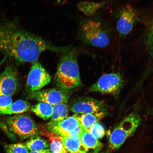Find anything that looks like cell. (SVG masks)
<instances>
[{
    "label": "cell",
    "mask_w": 153,
    "mask_h": 153,
    "mask_svg": "<svg viewBox=\"0 0 153 153\" xmlns=\"http://www.w3.org/2000/svg\"><path fill=\"white\" fill-rule=\"evenodd\" d=\"M30 110L39 117L47 120L52 116L53 106L47 103L41 102L32 106Z\"/></svg>",
    "instance_id": "2e32d148"
},
{
    "label": "cell",
    "mask_w": 153,
    "mask_h": 153,
    "mask_svg": "<svg viewBox=\"0 0 153 153\" xmlns=\"http://www.w3.org/2000/svg\"><path fill=\"white\" fill-rule=\"evenodd\" d=\"M107 3L106 1L99 3L85 1L79 3L78 7L80 10L85 15L91 16Z\"/></svg>",
    "instance_id": "44dd1931"
},
{
    "label": "cell",
    "mask_w": 153,
    "mask_h": 153,
    "mask_svg": "<svg viewBox=\"0 0 153 153\" xmlns=\"http://www.w3.org/2000/svg\"><path fill=\"white\" fill-rule=\"evenodd\" d=\"M28 150L31 151H41L49 149V143L42 137L37 135L30 138L25 143Z\"/></svg>",
    "instance_id": "e0dca14e"
},
{
    "label": "cell",
    "mask_w": 153,
    "mask_h": 153,
    "mask_svg": "<svg viewBox=\"0 0 153 153\" xmlns=\"http://www.w3.org/2000/svg\"><path fill=\"white\" fill-rule=\"evenodd\" d=\"M78 51L72 48L63 53L54 77L55 83L59 88L70 91L81 85L77 62Z\"/></svg>",
    "instance_id": "6da1fadb"
},
{
    "label": "cell",
    "mask_w": 153,
    "mask_h": 153,
    "mask_svg": "<svg viewBox=\"0 0 153 153\" xmlns=\"http://www.w3.org/2000/svg\"><path fill=\"white\" fill-rule=\"evenodd\" d=\"M68 106L66 103H60L53 106L51 122H59L68 117Z\"/></svg>",
    "instance_id": "ac0fdd59"
},
{
    "label": "cell",
    "mask_w": 153,
    "mask_h": 153,
    "mask_svg": "<svg viewBox=\"0 0 153 153\" xmlns=\"http://www.w3.org/2000/svg\"><path fill=\"white\" fill-rule=\"evenodd\" d=\"M80 36L83 42L99 48H105L110 42L108 32L100 22L94 20L84 21L82 23Z\"/></svg>",
    "instance_id": "3957f363"
},
{
    "label": "cell",
    "mask_w": 153,
    "mask_h": 153,
    "mask_svg": "<svg viewBox=\"0 0 153 153\" xmlns=\"http://www.w3.org/2000/svg\"><path fill=\"white\" fill-rule=\"evenodd\" d=\"M48 131L59 137H80L84 128L73 116L69 117L62 121H49L47 124Z\"/></svg>",
    "instance_id": "52a82bcc"
},
{
    "label": "cell",
    "mask_w": 153,
    "mask_h": 153,
    "mask_svg": "<svg viewBox=\"0 0 153 153\" xmlns=\"http://www.w3.org/2000/svg\"><path fill=\"white\" fill-rule=\"evenodd\" d=\"M68 108L76 114H93L108 111L106 105L102 101L88 97L74 99L71 102Z\"/></svg>",
    "instance_id": "ba28073f"
},
{
    "label": "cell",
    "mask_w": 153,
    "mask_h": 153,
    "mask_svg": "<svg viewBox=\"0 0 153 153\" xmlns=\"http://www.w3.org/2000/svg\"><path fill=\"white\" fill-rule=\"evenodd\" d=\"M68 91L62 89H49L35 92L26 97L39 102H44L52 105L68 102L70 95Z\"/></svg>",
    "instance_id": "9c48e42d"
},
{
    "label": "cell",
    "mask_w": 153,
    "mask_h": 153,
    "mask_svg": "<svg viewBox=\"0 0 153 153\" xmlns=\"http://www.w3.org/2000/svg\"><path fill=\"white\" fill-rule=\"evenodd\" d=\"M51 79V76L41 63L38 61L33 63L28 74L25 89L26 97L41 90L50 83Z\"/></svg>",
    "instance_id": "8992f818"
},
{
    "label": "cell",
    "mask_w": 153,
    "mask_h": 153,
    "mask_svg": "<svg viewBox=\"0 0 153 153\" xmlns=\"http://www.w3.org/2000/svg\"><path fill=\"white\" fill-rule=\"evenodd\" d=\"M50 153H55V152H51Z\"/></svg>",
    "instance_id": "4316f807"
},
{
    "label": "cell",
    "mask_w": 153,
    "mask_h": 153,
    "mask_svg": "<svg viewBox=\"0 0 153 153\" xmlns=\"http://www.w3.org/2000/svg\"><path fill=\"white\" fill-rule=\"evenodd\" d=\"M103 153V152H102V153Z\"/></svg>",
    "instance_id": "83f0119b"
},
{
    "label": "cell",
    "mask_w": 153,
    "mask_h": 153,
    "mask_svg": "<svg viewBox=\"0 0 153 153\" xmlns=\"http://www.w3.org/2000/svg\"><path fill=\"white\" fill-rule=\"evenodd\" d=\"M44 135H46L49 138L51 143L50 145L51 152L57 153H67L65 149L63 146L58 136L51 132L48 131L42 132Z\"/></svg>",
    "instance_id": "d6986e66"
},
{
    "label": "cell",
    "mask_w": 153,
    "mask_h": 153,
    "mask_svg": "<svg viewBox=\"0 0 153 153\" xmlns=\"http://www.w3.org/2000/svg\"><path fill=\"white\" fill-rule=\"evenodd\" d=\"M88 130L94 137L98 140L102 138L105 134L104 127L99 122Z\"/></svg>",
    "instance_id": "603a6c76"
},
{
    "label": "cell",
    "mask_w": 153,
    "mask_h": 153,
    "mask_svg": "<svg viewBox=\"0 0 153 153\" xmlns=\"http://www.w3.org/2000/svg\"><path fill=\"white\" fill-rule=\"evenodd\" d=\"M51 151V149H48L41 151H31L29 153H50Z\"/></svg>",
    "instance_id": "d4e9b609"
},
{
    "label": "cell",
    "mask_w": 153,
    "mask_h": 153,
    "mask_svg": "<svg viewBox=\"0 0 153 153\" xmlns=\"http://www.w3.org/2000/svg\"><path fill=\"white\" fill-rule=\"evenodd\" d=\"M142 122L138 112L134 111L126 117L111 133L109 146L112 150L120 148L128 137L135 132Z\"/></svg>",
    "instance_id": "7a4b0ae2"
},
{
    "label": "cell",
    "mask_w": 153,
    "mask_h": 153,
    "mask_svg": "<svg viewBox=\"0 0 153 153\" xmlns=\"http://www.w3.org/2000/svg\"><path fill=\"white\" fill-rule=\"evenodd\" d=\"M4 123L10 131L22 139H26L40 133L39 128L32 118L26 114L7 117Z\"/></svg>",
    "instance_id": "277c9868"
},
{
    "label": "cell",
    "mask_w": 153,
    "mask_h": 153,
    "mask_svg": "<svg viewBox=\"0 0 153 153\" xmlns=\"http://www.w3.org/2000/svg\"><path fill=\"white\" fill-rule=\"evenodd\" d=\"M124 81L120 73H112L105 74L91 86L89 91L114 96L119 95L123 87Z\"/></svg>",
    "instance_id": "5b68a950"
},
{
    "label": "cell",
    "mask_w": 153,
    "mask_h": 153,
    "mask_svg": "<svg viewBox=\"0 0 153 153\" xmlns=\"http://www.w3.org/2000/svg\"><path fill=\"white\" fill-rule=\"evenodd\" d=\"M149 114H150L153 116V109H151L149 111Z\"/></svg>",
    "instance_id": "484cf974"
},
{
    "label": "cell",
    "mask_w": 153,
    "mask_h": 153,
    "mask_svg": "<svg viewBox=\"0 0 153 153\" xmlns=\"http://www.w3.org/2000/svg\"><path fill=\"white\" fill-rule=\"evenodd\" d=\"M108 114V111H104L93 114H75L73 116L79 121L84 128L88 130Z\"/></svg>",
    "instance_id": "7c38bea8"
},
{
    "label": "cell",
    "mask_w": 153,
    "mask_h": 153,
    "mask_svg": "<svg viewBox=\"0 0 153 153\" xmlns=\"http://www.w3.org/2000/svg\"><path fill=\"white\" fill-rule=\"evenodd\" d=\"M12 103V97L6 96L0 97V109L9 106Z\"/></svg>",
    "instance_id": "cb8c5ba5"
},
{
    "label": "cell",
    "mask_w": 153,
    "mask_h": 153,
    "mask_svg": "<svg viewBox=\"0 0 153 153\" xmlns=\"http://www.w3.org/2000/svg\"><path fill=\"white\" fill-rule=\"evenodd\" d=\"M19 85L16 69L9 65L0 74V97H12L16 92Z\"/></svg>",
    "instance_id": "8fae6325"
},
{
    "label": "cell",
    "mask_w": 153,
    "mask_h": 153,
    "mask_svg": "<svg viewBox=\"0 0 153 153\" xmlns=\"http://www.w3.org/2000/svg\"><path fill=\"white\" fill-rule=\"evenodd\" d=\"M145 44H146L147 51L150 57V67L148 68L146 71V75L149 72H150L151 69H153V22L151 24L147 32L145 37Z\"/></svg>",
    "instance_id": "ffe728a7"
},
{
    "label": "cell",
    "mask_w": 153,
    "mask_h": 153,
    "mask_svg": "<svg viewBox=\"0 0 153 153\" xmlns=\"http://www.w3.org/2000/svg\"><path fill=\"white\" fill-rule=\"evenodd\" d=\"M63 146L70 153H88L82 146L79 137H59Z\"/></svg>",
    "instance_id": "5bb4252c"
},
{
    "label": "cell",
    "mask_w": 153,
    "mask_h": 153,
    "mask_svg": "<svg viewBox=\"0 0 153 153\" xmlns=\"http://www.w3.org/2000/svg\"><path fill=\"white\" fill-rule=\"evenodd\" d=\"M79 138L82 146L88 153L90 150L98 153L102 148V143L94 137L88 130L84 128Z\"/></svg>",
    "instance_id": "4fadbf2b"
},
{
    "label": "cell",
    "mask_w": 153,
    "mask_h": 153,
    "mask_svg": "<svg viewBox=\"0 0 153 153\" xmlns=\"http://www.w3.org/2000/svg\"><path fill=\"white\" fill-rule=\"evenodd\" d=\"M138 16L133 7L127 4L122 7L119 13L117 29L120 37H125L133 30Z\"/></svg>",
    "instance_id": "30bf717a"
},
{
    "label": "cell",
    "mask_w": 153,
    "mask_h": 153,
    "mask_svg": "<svg viewBox=\"0 0 153 153\" xmlns=\"http://www.w3.org/2000/svg\"><path fill=\"white\" fill-rule=\"evenodd\" d=\"M6 153H29L28 149L25 143H16L7 144L4 146Z\"/></svg>",
    "instance_id": "7402d4cb"
},
{
    "label": "cell",
    "mask_w": 153,
    "mask_h": 153,
    "mask_svg": "<svg viewBox=\"0 0 153 153\" xmlns=\"http://www.w3.org/2000/svg\"><path fill=\"white\" fill-rule=\"evenodd\" d=\"M30 108V104L28 101L19 100L0 109V115L21 114L27 111Z\"/></svg>",
    "instance_id": "9a60e30c"
}]
</instances>
